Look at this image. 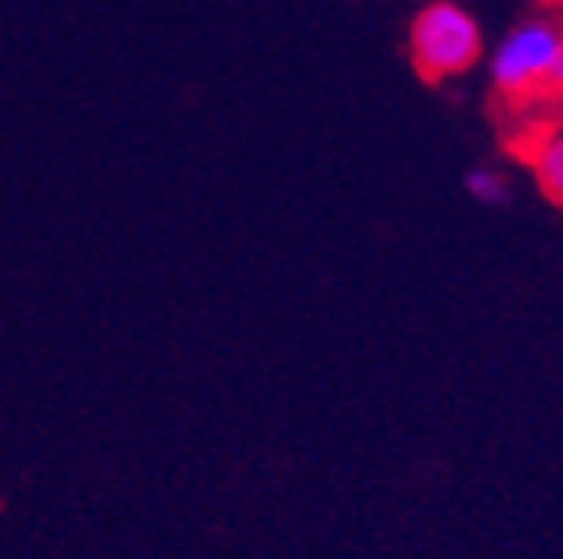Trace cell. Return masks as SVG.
<instances>
[{
    "mask_svg": "<svg viewBox=\"0 0 563 559\" xmlns=\"http://www.w3.org/2000/svg\"><path fill=\"white\" fill-rule=\"evenodd\" d=\"M482 59V24L457 0H431L411 20V63L427 83H446Z\"/></svg>",
    "mask_w": 563,
    "mask_h": 559,
    "instance_id": "cell-1",
    "label": "cell"
},
{
    "mask_svg": "<svg viewBox=\"0 0 563 559\" xmlns=\"http://www.w3.org/2000/svg\"><path fill=\"white\" fill-rule=\"evenodd\" d=\"M532 168H537V180L548 200L563 204V133L544 138V145L532 153Z\"/></svg>",
    "mask_w": 563,
    "mask_h": 559,
    "instance_id": "cell-3",
    "label": "cell"
},
{
    "mask_svg": "<svg viewBox=\"0 0 563 559\" xmlns=\"http://www.w3.org/2000/svg\"><path fill=\"white\" fill-rule=\"evenodd\" d=\"M466 193L474 196L477 204H489V208H501L509 204L512 188L501 173H493V168H470L466 173Z\"/></svg>",
    "mask_w": 563,
    "mask_h": 559,
    "instance_id": "cell-4",
    "label": "cell"
},
{
    "mask_svg": "<svg viewBox=\"0 0 563 559\" xmlns=\"http://www.w3.org/2000/svg\"><path fill=\"white\" fill-rule=\"evenodd\" d=\"M552 90H560L563 95V47H560V55H555V67H552V83H548Z\"/></svg>",
    "mask_w": 563,
    "mask_h": 559,
    "instance_id": "cell-5",
    "label": "cell"
},
{
    "mask_svg": "<svg viewBox=\"0 0 563 559\" xmlns=\"http://www.w3.org/2000/svg\"><path fill=\"white\" fill-rule=\"evenodd\" d=\"M563 47V28L555 20H525L489 55V79L497 95L528 98L552 83L555 55Z\"/></svg>",
    "mask_w": 563,
    "mask_h": 559,
    "instance_id": "cell-2",
    "label": "cell"
},
{
    "mask_svg": "<svg viewBox=\"0 0 563 559\" xmlns=\"http://www.w3.org/2000/svg\"><path fill=\"white\" fill-rule=\"evenodd\" d=\"M537 4H540V9H563V0H537Z\"/></svg>",
    "mask_w": 563,
    "mask_h": 559,
    "instance_id": "cell-6",
    "label": "cell"
}]
</instances>
